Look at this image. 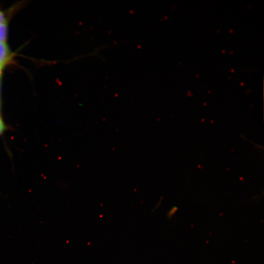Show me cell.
Segmentation results:
<instances>
[{
	"label": "cell",
	"instance_id": "6da1fadb",
	"mask_svg": "<svg viewBox=\"0 0 264 264\" xmlns=\"http://www.w3.org/2000/svg\"><path fill=\"white\" fill-rule=\"evenodd\" d=\"M10 52L5 42H0V65L3 66L9 60Z\"/></svg>",
	"mask_w": 264,
	"mask_h": 264
},
{
	"label": "cell",
	"instance_id": "7a4b0ae2",
	"mask_svg": "<svg viewBox=\"0 0 264 264\" xmlns=\"http://www.w3.org/2000/svg\"><path fill=\"white\" fill-rule=\"evenodd\" d=\"M7 27L5 23L0 24V42H5Z\"/></svg>",
	"mask_w": 264,
	"mask_h": 264
},
{
	"label": "cell",
	"instance_id": "3957f363",
	"mask_svg": "<svg viewBox=\"0 0 264 264\" xmlns=\"http://www.w3.org/2000/svg\"><path fill=\"white\" fill-rule=\"evenodd\" d=\"M5 23V18L4 14L0 11V24Z\"/></svg>",
	"mask_w": 264,
	"mask_h": 264
},
{
	"label": "cell",
	"instance_id": "277c9868",
	"mask_svg": "<svg viewBox=\"0 0 264 264\" xmlns=\"http://www.w3.org/2000/svg\"><path fill=\"white\" fill-rule=\"evenodd\" d=\"M4 128H5L4 125L0 116V134H1V133L3 132V130H4Z\"/></svg>",
	"mask_w": 264,
	"mask_h": 264
},
{
	"label": "cell",
	"instance_id": "5b68a950",
	"mask_svg": "<svg viewBox=\"0 0 264 264\" xmlns=\"http://www.w3.org/2000/svg\"><path fill=\"white\" fill-rule=\"evenodd\" d=\"M2 66L0 65V73H1V69H2Z\"/></svg>",
	"mask_w": 264,
	"mask_h": 264
}]
</instances>
